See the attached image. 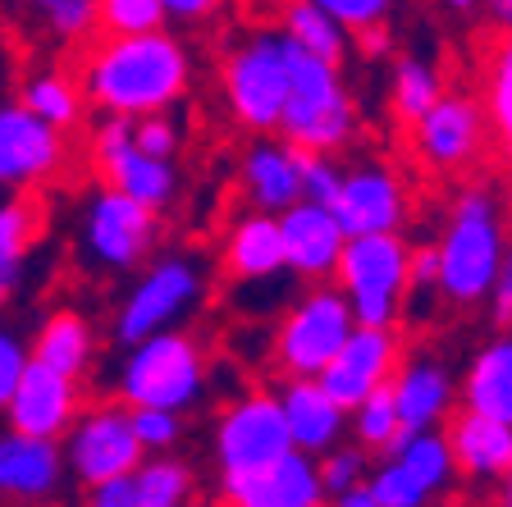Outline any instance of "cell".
<instances>
[{
    "label": "cell",
    "instance_id": "cell-1",
    "mask_svg": "<svg viewBox=\"0 0 512 507\" xmlns=\"http://www.w3.org/2000/svg\"><path fill=\"white\" fill-rule=\"evenodd\" d=\"M188 83L192 55L165 28L138 37H101L83 60V101L119 119L165 115L188 96Z\"/></svg>",
    "mask_w": 512,
    "mask_h": 507
},
{
    "label": "cell",
    "instance_id": "cell-2",
    "mask_svg": "<svg viewBox=\"0 0 512 507\" xmlns=\"http://www.w3.org/2000/svg\"><path fill=\"white\" fill-rule=\"evenodd\" d=\"M508 238H512V206H508L503 183L471 179L448 197L444 229L435 238L439 293H444L448 307H458V311L485 307Z\"/></svg>",
    "mask_w": 512,
    "mask_h": 507
},
{
    "label": "cell",
    "instance_id": "cell-3",
    "mask_svg": "<svg viewBox=\"0 0 512 507\" xmlns=\"http://www.w3.org/2000/svg\"><path fill=\"white\" fill-rule=\"evenodd\" d=\"M279 138L325 156H339L362 138V110L343 78V64L316 60L288 42V101L279 115Z\"/></svg>",
    "mask_w": 512,
    "mask_h": 507
},
{
    "label": "cell",
    "instance_id": "cell-4",
    "mask_svg": "<svg viewBox=\"0 0 512 507\" xmlns=\"http://www.w3.org/2000/svg\"><path fill=\"white\" fill-rule=\"evenodd\" d=\"M211 380L206 348L188 329H160V334L133 343L115 375V393L124 407H165L188 412L197 407Z\"/></svg>",
    "mask_w": 512,
    "mask_h": 507
},
{
    "label": "cell",
    "instance_id": "cell-5",
    "mask_svg": "<svg viewBox=\"0 0 512 507\" xmlns=\"http://www.w3.org/2000/svg\"><path fill=\"white\" fill-rule=\"evenodd\" d=\"M412 247L416 243H407L403 233H357V238H348L339 265H334V288L348 297L357 325H403Z\"/></svg>",
    "mask_w": 512,
    "mask_h": 507
},
{
    "label": "cell",
    "instance_id": "cell-6",
    "mask_svg": "<svg viewBox=\"0 0 512 507\" xmlns=\"http://www.w3.org/2000/svg\"><path fill=\"white\" fill-rule=\"evenodd\" d=\"M352 329H357V316H352L348 297L334 288V279L307 284L284 307L275 329H270V361H275V370L284 380H293V375H320Z\"/></svg>",
    "mask_w": 512,
    "mask_h": 507
},
{
    "label": "cell",
    "instance_id": "cell-7",
    "mask_svg": "<svg viewBox=\"0 0 512 507\" xmlns=\"http://www.w3.org/2000/svg\"><path fill=\"white\" fill-rule=\"evenodd\" d=\"M220 87L229 115L247 133H279V115L288 101V37L252 32L220 64Z\"/></svg>",
    "mask_w": 512,
    "mask_h": 507
},
{
    "label": "cell",
    "instance_id": "cell-8",
    "mask_svg": "<svg viewBox=\"0 0 512 507\" xmlns=\"http://www.w3.org/2000/svg\"><path fill=\"white\" fill-rule=\"evenodd\" d=\"M197 302H202V265H197V256L165 252L124 293V302L115 311V338L124 348H133V343L160 334V329H174L183 316H192Z\"/></svg>",
    "mask_w": 512,
    "mask_h": 507
},
{
    "label": "cell",
    "instance_id": "cell-9",
    "mask_svg": "<svg viewBox=\"0 0 512 507\" xmlns=\"http://www.w3.org/2000/svg\"><path fill=\"white\" fill-rule=\"evenodd\" d=\"M293 448L288 439V421L284 407H279L275 389H247L238 398L224 402V412L215 416L211 430V457L220 476H243V471H256V466L275 462Z\"/></svg>",
    "mask_w": 512,
    "mask_h": 507
},
{
    "label": "cell",
    "instance_id": "cell-10",
    "mask_svg": "<svg viewBox=\"0 0 512 507\" xmlns=\"http://www.w3.org/2000/svg\"><path fill=\"white\" fill-rule=\"evenodd\" d=\"M375 503L380 507H435L453 494L458 485V466H453V453H448L444 430H421L407 434L398 448L380 453V466L371 476Z\"/></svg>",
    "mask_w": 512,
    "mask_h": 507
},
{
    "label": "cell",
    "instance_id": "cell-11",
    "mask_svg": "<svg viewBox=\"0 0 512 507\" xmlns=\"http://www.w3.org/2000/svg\"><path fill=\"white\" fill-rule=\"evenodd\" d=\"M490 147V119L480 96L444 92L426 115L412 124V156L421 169L448 179V174H471Z\"/></svg>",
    "mask_w": 512,
    "mask_h": 507
},
{
    "label": "cell",
    "instance_id": "cell-12",
    "mask_svg": "<svg viewBox=\"0 0 512 507\" xmlns=\"http://www.w3.org/2000/svg\"><path fill=\"white\" fill-rule=\"evenodd\" d=\"M64 466L78 485H101V480L133 476L147 457V448L133 434V416L124 402H96L83 407L78 421L69 425V434L60 439Z\"/></svg>",
    "mask_w": 512,
    "mask_h": 507
},
{
    "label": "cell",
    "instance_id": "cell-13",
    "mask_svg": "<svg viewBox=\"0 0 512 507\" xmlns=\"http://www.w3.org/2000/svg\"><path fill=\"white\" fill-rule=\"evenodd\" d=\"M92 165L101 174V183L124 197L142 201L151 211H170L179 201V169L165 156H147V151L133 142V119L106 115L92 133Z\"/></svg>",
    "mask_w": 512,
    "mask_h": 507
},
{
    "label": "cell",
    "instance_id": "cell-14",
    "mask_svg": "<svg viewBox=\"0 0 512 507\" xmlns=\"http://www.w3.org/2000/svg\"><path fill=\"white\" fill-rule=\"evenodd\" d=\"M160 238V215L142 201L124 197V192L106 188L92 192L83 206V252L92 256V265L110 270V275H124V270H138L151 256Z\"/></svg>",
    "mask_w": 512,
    "mask_h": 507
},
{
    "label": "cell",
    "instance_id": "cell-15",
    "mask_svg": "<svg viewBox=\"0 0 512 507\" xmlns=\"http://www.w3.org/2000/svg\"><path fill=\"white\" fill-rule=\"evenodd\" d=\"M330 211L348 238H357V233H403V224L412 220V197H407V183L394 165L357 160V165H343Z\"/></svg>",
    "mask_w": 512,
    "mask_h": 507
},
{
    "label": "cell",
    "instance_id": "cell-16",
    "mask_svg": "<svg viewBox=\"0 0 512 507\" xmlns=\"http://www.w3.org/2000/svg\"><path fill=\"white\" fill-rule=\"evenodd\" d=\"M403 338L398 329H375V325H357L348 338H343V348L334 352V361L320 370L316 380L325 384L339 407H357L362 398H371L375 389L394 380L398 361H403Z\"/></svg>",
    "mask_w": 512,
    "mask_h": 507
},
{
    "label": "cell",
    "instance_id": "cell-17",
    "mask_svg": "<svg viewBox=\"0 0 512 507\" xmlns=\"http://www.w3.org/2000/svg\"><path fill=\"white\" fill-rule=\"evenodd\" d=\"M64 165V133L32 115L23 101L0 106V188L28 192L55 179Z\"/></svg>",
    "mask_w": 512,
    "mask_h": 507
},
{
    "label": "cell",
    "instance_id": "cell-18",
    "mask_svg": "<svg viewBox=\"0 0 512 507\" xmlns=\"http://www.w3.org/2000/svg\"><path fill=\"white\" fill-rule=\"evenodd\" d=\"M220 503L224 507H325V480L311 453L288 448L284 457L243 471V476H220Z\"/></svg>",
    "mask_w": 512,
    "mask_h": 507
},
{
    "label": "cell",
    "instance_id": "cell-19",
    "mask_svg": "<svg viewBox=\"0 0 512 507\" xmlns=\"http://www.w3.org/2000/svg\"><path fill=\"white\" fill-rule=\"evenodd\" d=\"M279 238H284V270L302 284H325L334 279L348 233L334 220L325 201H293L288 211H279Z\"/></svg>",
    "mask_w": 512,
    "mask_h": 507
},
{
    "label": "cell",
    "instance_id": "cell-20",
    "mask_svg": "<svg viewBox=\"0 0 512 507\" xmlns=\"http://www.w3.org/2000/svg\"><path fill=\"white\" fill-rule=\"evenodd\" d=\"M389 393H394L398 421L407 434L439 430L458 412V375L439 352H403L394 380H389Z\"/></svg>",
    "mask_w": 512,
    "mask_h": 507
},
{
    "label": "cell",
    "instance_id": "cell-21",
    "mask_svg": "<svg viewBox=\"0 0 512 507\" xmlns=\"http://www.w3.org/2000/svg\"><path fill=\"white\" fill-rule=\"evenodd\" d=\"M83 412V393L78 380L60 375V370L42 366V361H28L14 398L5 402V425L32 439H64L69 425Z\"/></svg>",
    "mask_w": 512,
    "mask_h": 507
},
{
    "label": "cell",
    "instance_id": "cell-22",
    "mask_svg": "<svg viewBox=\"0 0 512 507\" xmlns=\"http://www.w3.org/2000/svg\"><path fill=\"white\" fill-rule=\"evenodd\" d=\"M238 188H243L252 211H288L293 201H302V151L288 138L256 133V142L247 147L243 165H238Z\"/></svg>",
    "mask_w": 512,
    "mask_h": 507
},
{
    "label": "cell",
    "instance_id": "cell-23",
    "mask_svg": "<svg viewBox=\"0 0 512 507\" xmlns=\"http://www.w3.org/2000/svg\"><path fill=\"white\" fill-rule=\"evenodd\" d=\"M64 476H69V466H64L60 439H32L19 430L0 434V498L37 507L55 498Z\"/></svg>",
    "mask_w": 512,
    "mask_h": 507
},
{
    "label": "cell",
    "instance_id": "cell-24",
    "mask_svg": "<svg viewBox=\"0 0 512 507\" xmlns=\"http://www.w3.org/2000/svg\"><path fill=\"white\" fill-rule=\"evenodd\" d=\"M275 393H279V407H284V421H288V439H293L298 453L320 457L348 439V407H339L316 375H293Z\"/></svg>",
    "mask_w": 512,
    "mask_h": 507
},
{
    "label": "cell",
    "instance_id": "cell-25",
    "mask_svg": "<svg viewBox=\"0 0 512 507\" xmlns=\"http://www.w3.org/2000/svg\"><path fill=\"white\" fill-rule=\"evenodd\" d=\"M444 439H448V453H453V466H458V480L499 485L503 471L512 466V425L494 421V416L458 407L444 421Z\"/></svg>",
    "mask_w": 512,
    "mask_h": 507
},
{
    "label": "cell",
    "instance_id": "cell-26",
    "mask_svg": "<svg viewBox=\"0 0 512 507\" xmlns=\"http://www.w3.org/2000/svg\"><path fill=\"white\" fill-rule=\"evenodd\" d=\"M458 407L512 425V329H499L467 357L458 375Z\"/></svg>",
    "mask_w": 512,
    "mask_h": 507
},
{
    "label": "cell",
    "instance_id": "cell-27",
    "mask_svg": "<svg viewBox=\"0 0 512 507\" xmlns=\"http://www.w3.org/2000/svg\"><path fill=\"white\" fill-rule=\"evenodd\" d=\"M224 275L234 279V284H270V279L288 275L279 215L247 211L229 224V238H224Z\"/></svg>",
    "mask_w": 512,
    "mask_h": 507
},
{
    "label": "cell",
    "instance_id": "cell-28",
    "mask_svg": "<svg viewBox=\"0 0 512 507\" xmlns=\"http://www.w3.org/2000/svg\"><path fill=\"white\" fill-rule=\"evenodd\" d=\"M28 352H32V361L60 370L69 380H83L96 361V329L83 311H51Z\"/></svg>",
    "mask_w": 512,
    "mask_h": 507
},
{
    "label": "cell",
    "instance_id": "cell-29",
    "mask_svg": "<svg viewBox=\"0 0 512 507\" xmlns=\"http://www.w3.org/2000/svg\"><path fill=\"white\" fill-rule=\"evenodd\" d=\"M37 233H42V211H37V201L23 197V192L10 201H0V307L19 293Z\"/></svg>",
    "mask_w": 512,
    "mask_h": 507
},
{
    "label": "cell",
    "instance_id": "cell-30",
    "mask_svg": "<svg viewBox=\"0 0 512 507\" xmlns=\"http://www.w3.org/2000/svg\"><path fill=\"white\" fill-rule=\"evenodd\" d=\"M444 92H448L444 69L435 60H426V55H416V51L394 55V64H389V115L398 124L412 128Z\"/></svg>",
    "mask_w": 512,
    "mask_h": 507
},
{
    "label": "cell",
    "instance_id": "cell-31",
    "mask_svg": "<svg viewBox=\"0 0 512 507\" xmlns=\"http://www.w3.org/2000/svg\"><path fill=\"white\" fill-rule=\"evenodd\" d=\"M298 51L316 55V60L343 64L352 55V32L343 28L334 14H325L311 0H288L284 5V28H279Z\"/></svg>",
    "mask_w": 512,
    "mask_h": 507
},
{
    "label": "cell",
    "instance_id": "cell-32",
    "mask_svg": "<svg viewBox=\"0 0 512 507\" xmlns=\"http://www.w3.org/2000/svg\"><path fill=\"white\" fill-rule=\"evenodd\" d=\"M485 119H490V138L499 142L503 160L512 165V28L485 55Z\"/></svg>",
    "mask_w": 512,
    "mask_h": 507
},
{
    "label": "cell",
    "instance_id": "cell-33",
    "mask_svg": "<svg viewBox=\"0 0 512 507\" xmlns=\"http://www.w3.org/2000/svg\"><path fill=\"white\" fill-rule=\"evenodd\" d=\"M133 494H138V507H188L192 494H197V476L179 457L147 453L142 466L133 471Z\"/></svg>",
    "mask_w": 512,
    "mask_h": 507
},
{
    "label": "cell",
    "instance_id": "cell-34",
    "mask_svg": "<svg viewBox=\"0 0 512 507\" xmlns=\"http://www.w3.org/2000/svg\"><path fill=\"white\" fill-rule=\"evenodd\" d=\"M348 434H352V444H362L366 453H375V457L403 444L407 430H403V421H398V407H394L389 384L375 389L371 398H362L357 407H352L348 412Z\"/></svg>",
    "mask_w": 512,
    "mask_h": 507
},
{
    "label": "cell",
    "instance_id": "cell-35",
    "mask_svg": "<svg viewBox=\"0 0 512 507\" xmlns=\"http://www.w3.org/2000/svg\"><path fill=\"white\" fill-rule=\"evenodd\" d=\"M19 101L32 110V115H42L46 124H55L60 133H64V128H74L78 119H83V87H74V78L55 74V69L32 74L28 83H23Z\"/></svg>",
    "mask_w": 512,
    "mask_h": 507
},
{
    "label": "cell",
    "instance_id": "cell-36",
    "mask_svg": "<svg viewBox=\"0 0 512 507\" xmlns=\"http://www.w3.org/2000/svg\"><path fill=\"white\" fill-rule=\"evenodd\" d=\"M160 0H96V32L101 37H138V32L165 28Z\"/></svg>",
    "mask_w": 512,
    "mask_h": 507
},
{
    "label": "cell",
    "instance_id": "cell-37",
    "mask_svg": "<svg viewBox=\"0 0 512 507\" xmlns=\"http://www.w3.org/2000/svg\"><path fill=\"white\" fill-rule=\"evenodd\" d=\"M32 10L60 42H87L96 32V0H32Z\"/></svg>",
    "mask_w": 512,
    "mask_h": 507
},
{
    "label": "cell",
    "instance_id": "cell-38",
    "mask_svg": "<svg viewBox=\"0 0 512 507\" xmlns=\"http://www.w3.org/2000/svg\"><path fill=\"white\" fill-rule=\"evenodd\" d=\"M316 466H320V480H325V494H339V489L362 485V480L371 476V453H366L362 444L343 439V444H334L330 453H320Z\"/></svg>",
    "mask_w": 512,
    "mask_h": 507
},
{
    "label": "cell",
    "instance_id": "cell-39",
    "mask_svg": "<svg viewBox=\"0 0 512 507\" xmlns=\"http://www.w3.org/2000/svg\"><path fill=\"white\" fill-rule=\"evenodd\" d=\"M421 307H444V293H439V252H435V243L412 247V270H407V316H416Z\"/></svg>",
    "mask_w": 512,
    "mask_h": 507
},
{
    "label": "cell",
    "instance_id": "cell-40",
    "mask_svg": "<svg viewBox=\"0 0 512 507\" xmlns=\"http://www.w3.org/2000/svg\"><path fill=\"white\" fill-rule=\"evenodd\" d=\"M133 416V434L147 453H174L183 439V412H165V407H128Z\"/></svg>",
    "mask_w": 512,
    "mask_h": 507
},
{
    "label": "cell",
    "instance_id": "cell-41",
    "mask_svg": "<svg viewBox=\"0 0 512 507\" xmlns=\"http://www.w3.org/2000/svg\"><path fill=\"white\" fill-rule=\"evenodd\" d=\"M311 5L334 14L348 32H366V28H380V23H394L403 0H311Z\"/></svg>",
    "mask_w": 512,
    "mask_h": 507
},
{
    "label": "cell",
    "instance_id": "cell-42",
    "mask_svg": "<svg viewBox=\"0 0 512 507\" xmlns=\"http://www.w3.org/2000/svg\"><path fill=\"white\" fill-rule=\"evenodd\" d=\"M339 179H343L339 156H325V151H302V197H307V201H325V206H330Z\"/></svg>",
    "mask_w": 512,
    "mask_h": 507
},
{
    "label": "cell",
    "instance_id": "cell-43",
    "mask_svg": "<svg viewBox=\"0 0 512 507\" xmlns=\"http://www.w3.org/2000/svg\"><path fill=\"white\" fill-rule=\"evenodd\" d=\"M133 142H138L147 156L174 160V156H179L183 133H179V124L170 119V110H165V115H142V119H133Z\"/></svg>",
    "mask_w": 512,
    "mask_h": 507
},
{
    "label": "cell",
    "instance_id": "cell-44",
    "mask_svg": "<svg viewBox=\"0 0 512 507\" xmlns=\"http://www.w3.org/2000/svg\"><path fill=\"white\" fill-rule=\"evenodd\" d=\"M28 361H32V352L23 348V338L14 334V329H0V412H5V402L19 389Z\"/></svg>",
    "mask_w": 512,
    "mask_h": 507
},
{
    "label": "cell",
    "instance_id": "cell-45",
    "mask_svg": "<svg viewBox=\"0 0 512 507\" xmlns=\"http://www.w3.org/2000/svg\"><path fill=\"white\" fill-rule=\"evenodd\" d=\"M485 311H490L494 329H512V238H508V247H503V261L490 284V297H485Z\"/></svg>",
    "mask_w": 512,
    "mask_h": 507
},
{
    "label": "cell",
    "instance_id": "cell-46",
    "mask_svg": "<svg viewBox=\"0 0 512 507\" xmlns=\"http://www.w3.org/2000/svg\"><path fill=\"white\" fill-rule=\"evenodd\" d=\"M83 507H138V494H133V476H119V480H101V485H87Z\"/></svg>",
    "mask_w": 512,
    "mask_h": 507
},
{
    "label": "cell",
    "instance_id": "cell-47",
    "mask_svg": "<svg viewBox=\"0 0 512 507\" xmlns=\"http://www.w3.org/2000/svg\"><path fill=\"white\" fill-rule=\"evenodd\" d=\"M220 5L224 0H160L165 19H174V23H202V19H211Z\"/></svg>",
    "mask_w": 512,
    "mask_h": 507
},
{
    "label": "cell",
    "instance_id": "cell-48",
    "mask_svg": "<svg viewBox=\"0 0 512 507\" xmlns=\"http://www.w3.org/2000/svg\"><path fill=\"white\" fill-rule=\"evenodd\" d=\"M352 51H362L366 60H384V55L394 51V32H389V23L366 28V32H352Z\"/></svg>",
    "mask_w": 512,
    "mask_h": 507
},
{
    "label": "cell",
    "instance_id": "cell-49",
    "mask_svg": "<svg viewBox=\"0 0 512 507\" xmlns=\"http://www.w3.org/2000/svg\"><path fill=\"white\" fill-rule=\"evenodd\" d=\"M325 507H380L375 503V494H371V485H348V489H339V494H330V503Z\"/></svg>",
    "mask_w": 512,
    "mask_h": 507
},
{
    "label": "cell",
    "instance_id": "cell-50",
    "mask_svg": "<svg viewBox=\"0 0 512 507\" xmlns=\"http://www.w3.org/2000/svg\"><path fill=\"white\" fill-rule=\"evenodd\" d=\"M485 14H490V19L499 23L503 32L512 28V0H485Z\"/></svg>",
    "mask_w": 512,
    "mask_h": 507
},
{
    "label": "cell",
    "instance_id": "cell-51",
    "mask_svg": "<svg viewBox=\"0 0 512 507\" xmlns=\"http://www.w3.org/2000/svg\"><path fill=\"white\" fill-rule=\"evenodd\" d=\"M448 14H476V10H485V0H439Z\"/></svg>",
    "mask_w": 512,
    "mask_h": 507
},
{
    "label": "cell",
    "instance_id": "cell-52",
    "mask_svg": "<svg viewBox=\"0 0 512 507\" xmlns=\"http://www.w3.org/2000/svg\"><path fill=\"white\" fill-rule=\"evenodd\" d=\"M494 507H512V466L503 471V480H499V498H494Z\"/></svg>",
    "mask_w": 512,
    "mask_h": 507
},
{
    "label": "cell",
    "instance_id": "cell-53",
    "mask_svg": "<svg viewBox=\"0 0 512 507\" xmlns=\"http://www.w3.org/2000/svg\"><path fill=\"white\" fill-rule=\"evenodd\" d=\"M37 507H55V503H37Z\"/></svg>",
    "mask_w": 512,
    "mask_h": 507
}]
</instances>
